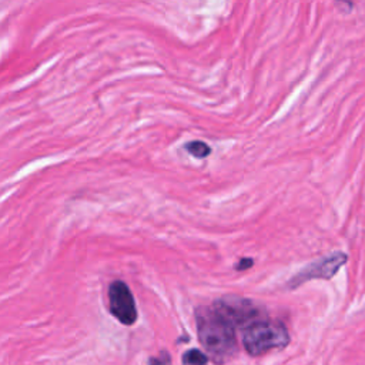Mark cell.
Masks as SVG:
<instances>
[{
    "label": "cell",
    "instance_id": "cell-1",
    "mask_svg": "<svg viewBox=\"0 0 365 365\" xmlns=\"http://www.w3.org/2000/svg\"><path fill=\"white\" fill-rule=\"evenodd\" d=\"M195 321L198 339L215 361H222L234 352L237 327L217 305L200 307Z\"/></svg>",
    "mask_w": 365,
    "mask_h": 365
},
{
    "label": "cell",
    "instance_id": "cell-2",
    "mask_svg": "<svg viewBox=\"0 0 365 365\" xmlns=\"http://www.w3.org/2000/svg\"><path fill=\"white\" fill-rule=\"evenodd\" d=\"M288 344V329L281 321L277 319L264 317L242 329V345L252 356L264 355L272 349L285 348Z\"/></svg>",
    "mask_w": 365,
    "mask_h": 365
},
{
    "label": "cell",
    "instance_id": "cell-3",
    "mask_svg": "<svg viewBox=\"0 0 365 365\" xmlns=\"http://www.w3.org/2000/svg\"><path fill=\"white\" fill-rule=\"evenodd\" d=\"M346 259H348L346 254H344L341 251L329 254L327 257H322V258L311 262L305 268H302L299 272H297L288 281L287 285H288V288H297L311 279H329L344 267Z\"/></svg>",
    "mask_w": 365,
    "mask_h": 365
},
{
    "label": "cell",
    "instance_id": "cell-4",
    "mask_svg": "<svg viewBox=\"0 0 365 365\" xmlns=\"http://www.w3.org/2000/svg\"><path fill=\"white\" fill-rule=\"evenodd\" d=\"M108 307L113 317L124 325H133L137 321V307L128 285L120 279L108 287Z\"/></svg>",
    "mask_w": 365,
    "mask_h": 365
},
{
    "label": "cell",
    "instance_id": "cell-5",
    "mask_svg": "<svg viewBox=\"0 0 365 365\" xmlns=\"http://www.w3.org/2000/svg\"><path fill=\"white\" fill-rule=\"evenodd\" d=\"M185 150L194 155L195 158H205L207 155H210L211 148L208 147V144H205L204 141L195 140V141H190L185 144Z\"/></svg>",
    "mask_w": 365,
    "mask_h": 365
},
{
    "label": "cell",
    "instance_id": "cell-6",
    "mask_svg": "<svg viewBox=\"0 0 365 365\" xmlns=\"http://www.w3.org/2000/svg\"><path fill=\"white\" fill-rule=\"evenodd\" d=\"M207 361H208L207 355H204L198 349H188L182 355V362L188 364V365H204V364H207Z\"/></svg>",
    "mask_w": 365,
    "mask_h": 365
},
{
    "label": "cell",
    "instance_id": "cell-7",
    "mask_svg": "<svg viewBox=\"0 0 365 365\" xmlns=\"http://www.w3.org/2000/svg\"><path fill=\"white\" fill-rule=\"evenodd\" d=\"M254 265V259L252 258H242L238 261V264L235 265L237 271H245L248 268H251Z\"/></svg>",
    "mask_w": 365,
    "mask_h": 365
}]
</instances>
